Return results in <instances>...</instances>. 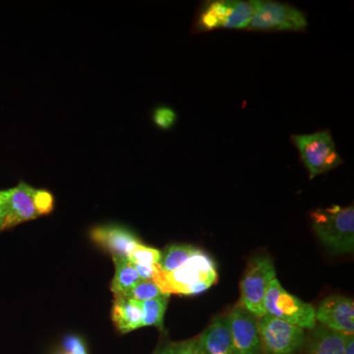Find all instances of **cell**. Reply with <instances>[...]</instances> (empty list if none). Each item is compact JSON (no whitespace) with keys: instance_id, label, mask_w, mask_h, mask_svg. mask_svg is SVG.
Instances as JSON below:
<instances>
[{"instance_id":"20","label":"cell","mask_w":354,"mask_h":354,"mask_svg":"<svg viewBox=\"0 0 354 354\" xmlns=\"http://www.w3.org/2000/svg\"><path fill=\"white\" fill-rule=\"evenodd\" d=\"M162 295H167L160 290L157 285L152 281V279H141L131 291L128 293L127 297L132 298V299L137 300V301L143 302L147 300L153 299L162 297Z\"/></svg>"},{"instance_id":"26","label":"cell","mask_w":354,"mask_h":354,"mask_svg":"<svg viewBox=\"0 0 354 354\" xmlns=\"http://www.w3.org/2000/svg\"><path fill=\"white\" fill-rule=\"evenodd\" d=\"M344 354H354V335H346V344H344Z\"/></svg>"},{"instance_id":"8","label":"cell","mask_w":354,"mask_h":354,"mask_svg":"<svg viewBox=\"0 0 354 354\" xmlns=\"http://www.w3.org/2000/svg\"><path fill=\"white\" fill-rule=\"evenodd\" d=\"M263 354H298L304 349L305 330L265 314L258 319Z\"/></svg>"},{"instance_id":"18","label":"cell","mask_w":354,"mask_h":354,"mask_svg":"<svg viewBox=\"0 0 354 354\" xmlns=\"http://www.w3.org/2000/svg\"><path fill=\"white\" fill-rule=\"evenodd\" d=\"M169 298L171 295H162L160 297L141 302L143 327L153 326L160 330H164L165 311L169 305Z\"/></svg>"},{"instance_id":"10","label":"cell","mask_w":354,"mask_h":354,"mask_svg":"<svg viewBox=\"0 0 354 354\" xmlns=\"http://www.w3.org/2000/svg\"><path fill=\"white\" fill-rule=\"evenodd\" d=\"M227 317L234 354H263L258 318L239 304Z\"/></svg>"},{"instance_id":"9","label":"cell","mask_w":354,"mask_h":354,"mask_svg":"<svg viewBox=\"0 0 354 354\" xmlns=\"http://www.w3.org/2000/svg\"><path fill=\"white\" fill-rule=\"evenodd\" d=\"M306 16L297 7L277 1H259L247 30L260 32L304 31Z\"/></svg>"},{"instance_id":"17","label":"cell","mask_w":354,"mask_h":354,"mask_svg":"<svg viewBox=\"0 0 354 354\" xmlns=\"http://www.w3.org/2000/svg\"><path fill=\"white\" fill-rule=\"evenodd\" d=\"M201 251L197 247L188 244H171L162 251L158 267L162 272H171L185 264L192 256Z\"/></svg>"},{"instance_id":"4","label":"cell","mask_w":354,"mask_h":354,"mask_svg":"<svg viewBox=\"0 0 354 354\" xmlns=\"http://www.w3.org/2000/svg\"><path fill=\"white\" fill-rule=\"evenodd\" d=\"M259 0H214L198 13L195 28L199 32L216 29H247Z\"/></svg>"},{"instance_id":"12","label":"cell","mask_w":354,"mask_h":354,"mask_svg":"<svg viewBox=\"0 0 354 354\" xmlns=\"http://www.w3.org/2000/svg\"><path fill=\"white\" fill-rule=\"evenodd\" d=\"M90 237L111 257L127 259L135 246L142 243L134 232L121 225H101L90 230Z\"/></svg>"},{"instance_id":"23","label":"cell","mask_w":354,"mask_h":354,"mask_svg":"<svg viewBox=\"0 0 354 354\" xmlns=\"http://www.w3.org/2000/svg\"><path fill=\"white\" fill-rule=\"evenodd\" d=\"M176 354H204L198 344L196 337L177 342Z\"/></svg>"},{"instance_id":"7","label":"cell","mask_w":354,"mask_h":354,"mask_svg":"<svg viewBox=\"0 0 354 354\" xmlns=\"http://www.w3.org/2000/svg\"><path fill=\"white\" fill-rule=\"evenodd\" d=\"M277 279L274 263L267 256L254 257L247 266L241 283L239 304L256 318L265 315L264 300L270 283Z\"/></svg>"},{"instance_id":"13","label":"cell","mask_w":354,"mask_h":354,"mask_svg":"<svg viewBox=\"0 0 354 354\" xmlns=\"http://www.w3.org/2000/svg\"><path fill=\"white\" fill-rule=\"evenodd\" d=\"M204 354H234L227 317L216 315L196 337Z\"/></svg>"},{"instance_id":"21","label":"cell","mask_w":354,"mask_h":354,"mask_svg":"<svg viewBox=\"0 0 354 354\" xmlns=\"http://www.w3.org/2000/svg\"><path fill=\"white\" fill-rule=\"evenodd\" d=\"M177 115L176 111L167 106H160L153 113V120L158 128L162 130L171 129L176 124Z\"/></svg>"},{"instance_id":"11","label":"cell","mask_w":354,"mask_h":354,"mask_svg":"<svg viewBox=\"0 0 354 354\" xmlns=\"http://www.w3.org/2000/svg\"><path fill=\"white\" fill-rule=\"evenodd\" d=\"M316 322L344 335L354 334V302L351 298L333 295L325 298L315 309Z\"/></svg>"},{"instance_id":"6","label":"cell","mask_w":354,"mask_h":354,"mask_svg":"<svg viewBox=\"0 0 354 354\" xmlns=\"http://www.w3.org/2000/svg\"><path fill=\"white\" fill-rule=\"evenodd\" d=\"M266 314L297 326L300 329L316 327L315 308L295 295L288 292L278 279L270 283L264 300Z\"/></svg>"},{"instance_id":"15","label":"cell","mask_w":354,"mask_h":354,"mask_svg":"<svg viewBox=\"0 0 354 354\" xmlns=\"http://www.w3.org/2000/svg\"><path fill=\"white\" fill-rule=\"evenodd\" d=\"M111 320L120 335L143 328L141 302L129 297H114Z\"/></svg>"},{"instance_id":"2","label":"cell","mask_w":354,"mask_h":354,"mask_svg":"<svg viewBox=\"0 0 354 354\" xmlns=\"http://www.w3.org/2000/svg\"><path fill=\"white\" fill-rule=\"evenodd\" d=\"M218 281L215 262L203 251L171 272L158 269L153 283L165 295H196L209 290Z\"/></svg>"},{"instance_id":"16","label":"cell","mask_w":354,"mask_h":354,"mask_svg":"<svg viewBox=\"0 0 354 354\" xmlns=\"http://www.w3.org/2000/svg\"><path fill=\"white\" fill-rule=\"evenodd\" d=\"M111 258L115 269L111 281V292L113 293V297H127L128 293L141 281V279L134 266L129 261L123 258Z\"/></svg>"},{"instance_id":"24","label":"cell","mask_w":354,"mask_h":354,"mask_svg":"<svg viewBox=\"0 0 354 354\" xmlns=\"http://www.w3.org/2000/svg\"><path fill=\"white\" fill-rule=\"evenodd\" d=\"M133 266H134L141 279H152L153 281V279L155 278L156 274L158 272V265L143 266L133 264Z\"/></svg>"},{"instance_id":"14","label":"cell","mask_w":354,"mask_h":354,"mask_svg":"<svg viewBox=\"0 0 354 354\" xmlns=\"http://www.w3.org/2000/svg\"><path fill=\"white\" fill-rule=\"evenodd\" d=\"M346 335L316 325L305 335V354H344Z\"/></svg>"},{"instance_id":"22","label":"cell","mask_w":354,"mask_h":354,"mask_svg":"<svg viewBox=\"0 0 354 354\" xmlns=\"http://www.w3.org/2000/svg\"><path fill=\"white\" fill-rule=\"evenodd\" d=\"M62 349L65 354H88L85 341L76 335H69L64 337L62 341Z\"/></svg>"},{"instance_id":"5","label":"cell","mask_w":354,"mask_h":354,"mask_svg":"<svg viewBox=\"0 0 354 354\" xmlns=\"http://www.w3.org/2000/svg\"><path fill=\"white\" fill-rule=\"evenodd\" d=\"M292 141L309 172L310 179L337 169L344 162L328 130L312 134L295 135Z\"/></svg>"},{"instance_id":"25","label":"cell","mask_w":354,"mask_h":354,"mask_svg":"<svg viewBox=\"0 0 354 354\" xmlns=\"http://www.w3.org/2000/svg\"><path fill=\"white\" fill-rule=\"evenodd\" d=\"M177 342L165 341L160 342L153 354H176Z\"/></svg>"},{"instance_id":"19","label":"cell","mask_w":354,"mask_h":354,"mask_svg":"<svg viewBox=\"0 0 354 354\" xmlns=\"http://www.w3.org/2000/svg\"><path fill=\"white\" fill-rule=\"evenodd\" d=\"M160 255H162V251L158 249L140 243L133 249L128 257V261L134 265H158L160 262Z\"/></svg>"},{"instance_id":"3","label":"cell","mask_w":354,"mask_h":354,"mask_svg":"<svg viewBox=\"0 0 354 354\" xmlns=\"http://www.w3.org/2000/svg\"><path fill=\"white\" fill-rule=\"evenodd\" d=\"M311 225L317 236L335 255L353 252L354 208L334 205L311 213Z\"/></svg>"},{"instance_id":"1","label":"cell","mask_w":354,"mask_h":354,"mask_svg":"<svg viewBox=\"0 0 354 354\" xmlns=\"http://www.w3.org/2000/svg\"><path fill=\"white\" fill-rule=\"evenodd\" d=\"M55 200L51 192L20 181L15 187L0 190V232L23 223L50 215Z\"/></svg>"}]
</instances>
